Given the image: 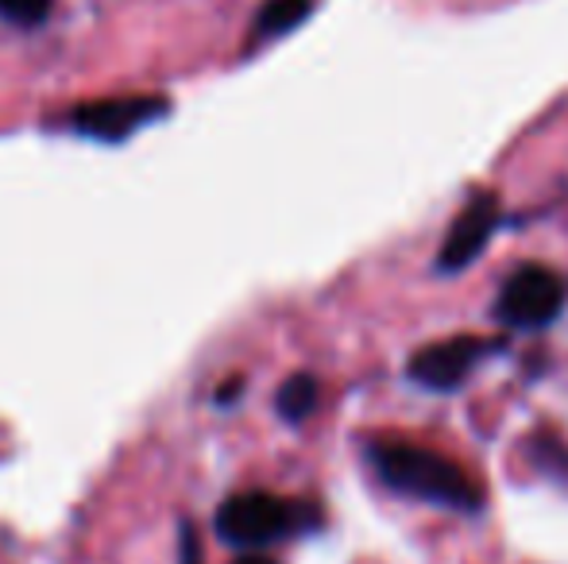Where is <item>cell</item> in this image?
I'll use <instances>...</instances> for the list:
<instances>
[{"label":"cell","instance_id":"cell-9","mask_svg":"<svg viewBox=\"0 0 568 564\" xmlns=\"http://www.w3.org/2000/svg\"><path fill=\"white\" fill-rule=\"evenodd\" d=\"M54 0H0V16L8 23H20V28H36L51 16Z\"/></svg>","mask_w":568,"mask_h":564},{"label":"cell","instance_id":"cell-6","mask_svg":"<svg viewBox=\"0 0 568 564\" xmlns=\"http://www.w3.org/2000/svg\"><path fill=\"white\" fill-rule=\"evenodd\" d=\"M166 113V101L159 98H120V101H93L74 109V129L98 140H124L128 132L151 124V116Z\"/></svg>","mask_w":568,"mask_h":564},{"label":"cell","instance_id":"cell-8","mask_svg":"<svg viewBox=\"0 0 568 564\" xmlns=\"http://www.w3.org/2000/svg\"><path fill=\"white\" fill-rule=\"evenodd\" d=\"M275 407L286 422H306L317 407V379L314 376H291L283 387H278Z\"/></svg>","mask_w":568,"mask_h":564},{"label":"cell","instance_id":"cell-2","mask_svg":"<svg viewBox=\"0 0 568 564\" xmlns=\"http://www.w3.org/2000/svg\"><path fill=\"white\" fill-rule=\"evenodd\" d=\"M322 526V514L310 503H291L271 491H244L221 503L217 511V537L240 550H260V545L298 537Z\"/></svg>","mask_w":568,"mask_h":564},{"label":"cell","instance_id":"cell-7","mask_svg":"<svg viewBox=\"0 0 568 564\" xmlns=\"http://www.w3.org/2000/svg\"><path fill=\"white\" fill-rule=\"evenodd\" d=\"M314 12V0H267L255 16V35H286V31L298 28L306 16Z\"/></svg>","mask_w":568,"mask_h":564},{"label":"cell","instance_id":"cell-3","mask_svg":"<svg viewBox=\"0 0 568 564\" xmlns=\"http://www.w3.org/2000/svg\"><path fill=\"white\" fill-rule=\"evenodd\" d=\"M565 306V283L549 267H518L495 298V317L507 329H541Z\"/></svg>","mask_w":568,"mask_h":564},{"label":"cell","instance_id":"cell-12","mask_svg":"<svg viewBox=\"0 0 568 564\" xmlns=\"http://www.w3.org/2000/svg\"><path fill=\"white\" fill-rule=\"evenodd\" d=\"M232 564H275L271 557H260V553H247V557H240V561H232Z\"/></svg>","mask_w":568,"mask_h":564},{"label":"cell","instance_id":"cell-1","mask_svg":"<svg viewBox=\"0 0 568 564\" xmlns=\"http://www.w3.org/2000/svg\"><path fill=\"white\" fill-rule=\"evenodd\" d=\"M372 464L387 488L422 499V503L449 506V511H464V514L479 511V503H484L476 480L460 464H453L442 452L422 449V444H403V441L372 444Z\"/></svg>","mask_w":568,"mask_h":564},{"label":"cell","instance_id":"cell-4","mask_svg":"<svg viewBox=\"0 0 568 564\" xmlns=\"http://www.w3.org/2000/svg\"><path fill=\"white\" fill-rule=\"evenodd\" d=\"M499 217H503V205L491 189L471 194L468 202H464V209L453 217L449 233H445L442 252H437V271L456 275V271H464V267L476 264V259L484 256L491 233L499 228Z\"/></svg>","mask_w":568,"mask_h":564},{"label":"cell","instance_id":"cell-10","mask_svg":"<svg viewBox=\"0 0 568 564\" xmlns=\"http://www.w3.org/2000/svg\"><path fill=\"white\" fill-rule=\"evenodd\" d=\"M534 460H538V468H546V472H568V449L561 441H554V437H541L538 444H534Z\"/></svg>","mask_w":568,"mask_h":564},{"label":"cell","instance_id":"cell-11","mask_svg":"<svg viewBox=\"0 0 568 564\" xmlns=\"http://www.w3.org/2000/svg\"><path fill=\"white\" fill-rule=\"evenodd\" d=\"M182 564H197V550H194V534L186 526V537H182Z\"/></svg>","mask_w":568,"mask_h":564},{"label":"cell","instance_id":"cell-5","mask_svg":"<svg viewBox=\"0 0 568 564\" xmlns=\"http://www.w3.org/2000/svg\"><path fill=\"white\" fill-rule=\"evenodd\" d=\"M503 340H484V337H453V340H437L426 345L410 356V379L426 391H453L464 379L471 376L484 356L499 352Z\"/></svg>","mask_w":568,"mask_h":564}]
</instances>
